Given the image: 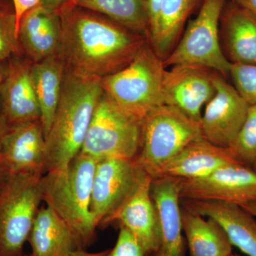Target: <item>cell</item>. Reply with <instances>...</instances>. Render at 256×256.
<instances>
[{"label": "cell", "instance_id": "1", "mask_svg": "<svg viewBox=\"0 0 256 256\" xmlns=\"http://www.w3.org/2000/svg\"><path fill=\"white\" fill-rule=\"evenodd\" d=\"M58 55L66 70L80 78L101 80L124 68L149 42L110 18L66 2L58 10Z\"/></svg>", "mask_w": 256, "mask_h": 256}, {"label": "cell", "instance_id": "2", "mask_svg": "<svg viewBox=\"0 0 256 256\" xmlns=\"http://www.w3.org/2000/svg\"><path fill=\"white\" fill-rule=\"evenodd\" d=\"M104 94L101 80L80 78L66 70L60 104L45 138L44 174L64 169L80 152Z\"/></svg>", "mask_w": 256, "mask_h": 256}, {"label": "cell", "instance_id": "3", "mask_svg": "<svg viewBox=\"0 0 256 256\" xmlns=\"http://www.w3.org/2000/svg\"><path fill=\"white\" fill-rule=\"evenodd\" d=\"M97 162L79 152L65 168L43 176V201L68 226L82 248L94 242L98 227L90 210Z\"/></svg>", "mask_w": 256, "mask_h": 256}, {"label": "cell", "instance_id": "4", "mask_svg": "<svg viewBox=\"0 0 256 256\" xmlns=\"http://www.w3.org/2000/svg\"><path fill=\"white\" fill-rule=\"evenodd\" d=\"M163 60L150 42L124 68L101 79L105 95L126 114L142 121L153 109L164 105Z\"/></svg>", "mask_w": 256, "mask_h": 256}, {"label": "cell", "instance_id": "5", "mask_svg": "<svg viewBox=\"0 0 256 256\" xmlns=\"http://www.w3.org/2000/svg\"><path fill=\"white\" fill-rule=\"evenodd\" d=\"M202 138L200 122L174 106H158L143 119L140 148L134 161L154 178L190 143Z\"/></svg>", "mask_w": 256, "mask_h": 256}, {"label": "cell", "instance_id": "6", "mask_svg": "<svg viewBox=\"0 0 256 256\" xmlns=\"http://www.w3.org/2000/svg\"><path fill=\"white\" fill-rule=\"evenodd\" d=\"M44 175L10 174L0 190V256H26L24 245L43 201Z\"/></svg>", "mask_w": 256, "mask_h": 256}, {"label": "cell", "instance_id": "7", "mask_svg": "<svg viewBox=\"0 0 256 256\" xmlns=\"http://www.w3.org/2000/svg\"><path fill=\"white\" fill-rule=\"evenodd\" d=\"M226 0H202L200 12L191 20L183 36L164 60V66L193 65L230 76L232 64L220 43V23Z\"/></svg>", "mask_w": 256, "mask_h": 256}, {"label": "cell", "instance_id": "8", "mask_svg": "<svg viewBox=\"0 0 256 256\" xmlns=\"http://www.w3.org/2000/svg\"><path fill=\"white\" fill-rule=\"evenodd\" d=\"M142 138V121L118 107L104 94L96 106L80 152L97 161L134 160Z\"/></svg>", "mask_w": 256, "mask_h": 256}, {"label": "cell", "instance_id": "9", "mask_svg": "<svg viewBox=\"0 0 256 256\" xmlns=\"http://www.w3.org/2000/svg\"><path fill=\"white\" fill-rule=\"evenodd\" d=\"M180 196L242 206L256 202V172L242 163L226 165L203 178L180 180Z\"/></svg>", "mask_w": 256, "mask_h": 256}, {"label": "cell", "instance_id": "10", "mask_svg": "<svg viewBox=\"0 0 256 256\" xmlns=\"http://www.w3.org/2000/svg\"><path fill=\"white\" fill-rule=\"evenodd\" d=\"M141 168L134 160L105 159L96 164L90 210L97 226L105 225L137 184Z\"/></svg>", "mask_w": 256, "mask_h": 256}, {"label": "cell", "instance_id": "11", "mask_svg": "<svg viewBox=\"0 0 256 256\" xmlns=\"http://www.w3.org/2000/svg\"><path fill=\"white\" fill-rule=\"evenodd\" d=\"M214 84V96L200 120L202 137L215 146L230 148L245 121L249 104L217 72Z\"/></svg>", "mask_w": 256, "mask_h": 256}, {"label": "cell", "instance_id": "12", "mask_svg": "<svg viewBox=\"0 0 256 256\" xmlns=\"http://www.w3.org/2000/svg\"><path fill=\"white\" fill-rule=\"evenodd\" d=\"M165 70L163 80L164 105L174 106L200 122L203 106L214 96L216 72L193 65H176Z\"/></svg>", "mask_w": 256, "mask_h": 256}, {"label": "cell", "instance_id": "13", "mask_svg": "<svg viewBox=\"0 0 256 256\" xmlns=\"http://www.w3.org/2000/svg\"><path fill=\"white\" fill-rule=\"evenodd\" d=\"M152 180L141 168L134 190L105 224L117 222L127 228L140 242L148 256L158 250L160 244L159 220L150 192Z\"/></svg>", "mask_w": 256, "mask_h": 256}, {"label": "cell", "instance_id": "14", "mask_svg": "<svg viewBox=\"0 0 256 256\" xmlns=\"http://www.w3.org/2000/svg\"><path fill=\"white\" fill-rule=\"evenodd\" d=\"M180 178L156 176L151 184L160 226V244L151 256H186V242L181 218Z\"/></svg>", "mask_w": 256, "mask_h": 256}, {"label": "cell", "instance_id": "15", "mask_svg": "<svg viewBox=\"0 0 256 256\" xmlns=\"http://www.w3.org/2000/svg\"><path fill=\"white\" fill-rule=\"evenodd\" d=\"M46 142L41 120L11 126L0 142V162L10 174H44Z\"/></svg>", "mask_w": 256, "mask_h": 256}, {"label": "cell", "instance_id": "16", "mask_svg": "<svg viewBox=\"0 0 256 256\" xmlns=\"http://www.w3.org/2000/svg\"><path fill=\"white\" fill-rule=\"evenodd\" d=\"M32 64L16 57L6 68L0 88V112L9 127L41 120V110L32 84Z\"/></svg>", "mask_w": 256, "mask_h": 256}, {"label": "cell", "instance_id": "17", "mask_svg": "<svg viewBox=\"0 0 256 256\" xmlns=\"http://www.w3.org/2000/svg\"><path fill=\"white\" fill-rule=\"evenodd\" d=\"M183 206L202 216L213 218L222 228L233 246L248 256H256V220L236 204L216 201L181 200Z\"/></svg>", "mask_w": 256, "mask_h": 256}, {"label": "cell", "instance_id": "18", "mask_svg": "<svg viewBox=\"0 0 256 256\" xmlns=\"http://www.w3.org/2000/svg\"><path fill=\"white\" fill-rule=\"evenodd\" d=\"M18 40L22 52L33 63L58 54L60 18L58 10L50 11L38 4L20 20Z\"/></svg>", "mask_w": 256, "mask_h": 256}, {"label": "cell", "instance_id": "19", "mask_svg": "<svg viewBox=\"0 0 256 256\" xmlns=\"http://www.w3.org/2000/svg\"><path fill=\"white\" fill-rule=\"evenodd\" d=\"M242 163L229 148L212 144L202 138L186 146L156 176L180 180L203 178L226 165Z\"/></svg>", "mask_w": 256, "mask_h": 256}, {"label": "cell", "instance_id": "20", "mask_svg": "<svg viewBox=\"0 0 256 256\" xmlns=\"http://www.w3.org/2000/svg\"><path fill=\"white\" fill-rule=\"evenodd\" d=\"M225 55L232 64H256V16L233 3L220 16Z\"/></svg>", "mask_w": 256, "mask_h": 256}, {"label": "cell", "instance_id": "21", "mask_svg": "<svg viewBox=\"0 0 256 256\" xmlns=\"http://www.w3.org/2000/svg\"><path fill=\"white\" fill-rule=\"evenodd\" d=\"M28 242L30 256H64L82 248L68 226L47 205L38 210Z\"/></svg>", "mask_w": 256, "mask_h": 256}, {"label": "cell", "instance_id": "22", "mask_svg": "<svg viewBox=\"0 0 256 256\" xmlns=\"http://www.w3.org/2000/svg\"><path fill=\"white\" fill-rule=\"evenodd\" d=\"M182 225L190 256H229L230 240L213 218L205 220L181 204Z\"/></svg>", "mask_w": 256, "mask_h": 256}, {"label": "cell", "instance_id": "23", "mask_svg": "<svg viewBox=\"0 0 256 256\" xmlns=\"http://www.w3.org/2000/svg\"><path fill=\"white\" fill-rule=\"evenodd\" d=\"M65 72V65L58 54L32 65V84L41 110L45 138L60 104Z\"/></svg>", "mask_w": 256, "mask_h": 256}, {"label": "cell", "instance_id": "24", "mask_svg": "<svg viewBox=\"0 0 256 256\" xmlns=\"http://www.w3.org/2000/svg\"><path fill=\"white\" fill-rule=\"evenodd\" d=\"M200 2L201 0H162L158 26L150 44L163 60L174 50L186 20Z\"/></svg>", "mask_w": 256, "mask_h": 256}, {"label": "cell", "instance_id": "25", "mask_svg": "<svg viewBox=\"0 0 256 256\" xmlns=\"http://www.w3.org/2000/svg\"><path fill=\"white\" fill-rule=\"evenodd\" d=\"M66 2L102 15L149 41V22L143 0H68Z\"/></svg>", "mask_w": 256, "mask_h": 256}, {"label": "cell", "instance_id": "26", "mask_svg": "<svg viewBox=\"0 0 256 256\" xmlns=\"http://www.w3.org/2000/svg\"><path fill=\"white\" fill-rule=\"evenodd\" d=\"M229 149L242 164H254L256 156V104L249 106L245 121Z\"/></svg>", "mask_w": 256, "mask_h": 256}, {"label": "cell", "instance_id": "27", "mask_svg": "<svg viewBox=\"0 0 256 256\" xmlns=\"http://www.w3.org/2000/svg\"><path fill=\"white\" fill-rule=\"evenodd\" d=\"M22 52L14 12L8 8H0V62L18 57Z\"/></svg>", "mask_w": 256, "mask_h": 256}, {"label": "cell", "instance_id": "28", "mask_svg": "<svg viewBox=\"0 0 256 256\" xmlns=\"http://www.w3.org/2000/svg\"><path fill=\"white\" fill-rule=\"evenodd\" d=\"M234 87L249 106L256 104V64H232Z\"/></svg>", "mask_w": 256, "mask_h": 256}, {"label": "cell", "instance_id": "29", "mask_svg": "<svg viewBox=\"0 0 256 256\" xmlns=\"http://www.w3.org/2000/svg\"><path fill=\"white\" fill-rule=\"evenodd\" d=\"M120 230L110 256H148L140 242L127 228L119 226Z\"/></svg>", "mask_w": 256, "mask_h": 256}, {"label": "cell", "instance_id": "30", "mask_svg": "<svg viewBox=\"0 0 256 256\" xmlns=\"http://www.w3.org/2000/svg\"><path fill=\"white\" fill-rule=\"evenodd\" d=\"M150 28V40L154 35L158 26V15H159L162 0H143Z\"/></svg>", "mask_w": 256, "mask_h": 256}, {"label": "cell", "instance_id": "31", "mask_svg": "<svg viewBox=\"0 0 256 256\" xmlns=\"http://www.w3.org/2000/svg\"><path fill=\"white\" fill-rule=\"evenodd\" d=\"M12 3L18 32L20 20L23 15L28 10L33 9L37 5L40 4V0H12Z\"/></svg>", "mask_w": 256, "mask_h": 256}, {"label": "cell", "instance_id": "32", "mask_svg": "<svg viewBox=\"0 0 256 256\" xmlns=\"http://www.w3.org/2000/svg\"><path fill=\"white\" fill-rule=\"evenodd\" d=\"M110 250L105 252H86L84 248H77L64 256H110Z\"/></svg>", "mask_w": 256, "mask_h": 256}, {"label": "cell", "instance_id": "33", "mask_svg": "<svg viewBox=\"0 0 256 256\" xmlns=\"http://www.w3.org/2000/svg\"><path fill=\"white\" fill-rule=\"evenodd\" d=\"M68 0H40V4L44 9L55 11L65 4Z\"/></svg>", "mask_w": 256, "mask_h": 256}, {"label": "cell", "instance_id": "34", "mask_svg": "<svg viewBox=\"0 0 256 256\" xmlns=\"http://www.w3.org/2000/svg\"><path fill=\"white\" fill-rule=\"evenodd\" d=\"M234 2L256 16V0H234Z\"/></svg>", "mask_w": 256, "mask_h": 256}, {"label": "cell", "instance_id": "35", "mask_svg": "<svg viewBox=\"0 0 256 256\" xmlns=\"http://www.w3.org/2000/svg\"><path fill=\"white\" fill-rule=\"evenodd\" d=\"M8 129H9V126H8L6 121L5 120L2 114L0 112V142H1L2 140L4 134H6Z\"/></svg>", "mask_w": 256, "mask_h": 256}, {"label": "cell", "instance_id": "36", "mask_svg": "<svg viewBox=\"0 0 256 256\" xmlns=\"http://www.w3.org/2000/svg\"><path fill=\"white\" fill-rule=\"evenodd\" d=\"M10 174V173L6 171L3 165L0 162V190L4 186Z\"/></svg>", "mask_w": 256, "mask_h": 256}, {"label": "cell", "instance_id": "37", "mask_svg": "<svg viewBox=\"0 0 256 256\" xmlns=\"http://www.w3.org/2000/svg\"><path fill=\"white\" fill-rule=\"evenodd\" d=\"M246 210L248 212L255 216L256 218V202H250V203L242 205L240 206Z\"/></svg>", "mask_w": 256, "mask_h": 256}, {"label": "cell", "instance_id": "38", "mask_svg": "<svg viewBox=\"0 0 256 256\" xmlns=\"http://www.w3.org/2000/svg\"><path fill=\"white\" fill-rule=\"evenodd\" d=\"M6 68H8V66H4V63L0 62V88H1L2 84L5 75H6Z\"/></svg>", "mask_w": 256, "mask_h": 256}, {"label": "cell", "instance_id": "39", "mask_svg": "<svg viewBox=\"0 0 256 256\" xmlns=\"http://www.w3.org/2000/svg\"><path fill=\"white\" fill-rule=\"evenodd\" d=\"M0 8H8L4 4V0H0Z\"/></svg>", "mask_w": 256, "mask_h": 256}, {"label": "cell", "instance_id": "40", "mask_svg": "<svg viewBox=\"0 0 256 256\" xmlns=\"http://www.w3.org/2000/svg\"><path fill=\"white\" fill-rule=\"evenodd\" d=\"M252 169L254 170V171H255L256 172V156L255 160H254V164H252Z\"/></svg>", "mask_w": 256, "mask_h": 256}, {"label": "cell", "instance_id": "41", "mask_svg": "<svg viewBox=\"0 0 256 256\" xmlns=\"http://www.w3.org/2000/svg\"><path fill=\"white\" fill-rule=\"evenodd\" d=\"M229 256H239L237 255V254H233V252H232V254H230V255Z\"/></svg>", "mask_w": 256, "mask_h": 256}]
</instances>
